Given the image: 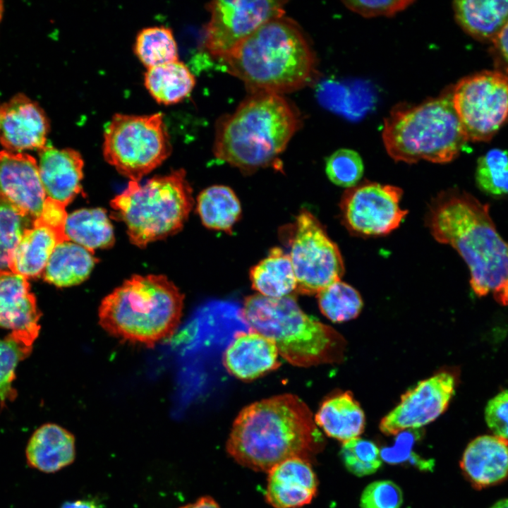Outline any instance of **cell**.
I'll return each mask as SVG.
<instances>
[{
	"instance_id": "cell-45",
	"label": "cell",
	"mask_w": 508,
	"mask_h": 508,
	"mask_svg": "<svg viewBox=\"0 0 508 508\" xmlns=\"http://www.w3.org/2000/svg\"><path fill=\"white\" fill-rule=\"evenodd\" d=\"M61 508H101L99 504L92 500H79L65 502Z\"/></svg>"
},
{
	"instance_id": "cell-15",
	"label": "cell",
	"mask_w": 508,
	"mask_h": 508,
	"mask_svg": "<svg viewBox=\"0 0 508 508\" xmlns=\"http://www.w3.org/2000/svg\"><path fill=\"white\" fill-rule=\"evenodd\" d=\"M46 198L36 159L26 153L0 151V199L34 220Z\"/></svg>"
},
{
	"instance_id": "cell-5",
	"label": "cell",
	"mask_w": 508,
	"mask_h": 508,
	"mask_svg": "<svg viewBox=\"0 0 508 508\" xmlns=\"http://www.w3.org/2000/svg\"><path fill=\"white\" fill-rule=\"evenodd\" d=\"M183 300L166 276L135 274L103 298L99 323L116 338L153 347L175 333Z\"/></svg>"
},
{
	"instance_id": "cell-4",
	"label": "cell",
	"mask_w": 508,
	"mask_h": 508,
	"mask_svg": "<svg viewBox=\"0 0 508 508\" xmlns=\"http://www.w3.org/2000/svg\"><path fill=\"white\" fill-rule=\"evenodd\" d=\"M300 126L297 110L281 95L252 93L217 124L214 156L247 173L270 166Z\"/></svg>"
},
{
	"instance_id": "cell-26",
	"label": "cell",
	"mask_w": 508,
	"mask_h": 508,
	"mask_svg": "<svg viewBox=\"0 0 508 508\" xmlns=\"http://www.w3.org/2000/svg\"><path fill=\"white\" fill-rule=\"evenodd\" d=\"M94 253L71 241L61 242L55 247L42 276L57 287L79 284L88 278L98 262Z\"/></svg>"
},
{
	"instance_id": "cell-35",
	"label": "cell",
	"mask_w": 508,
	"mask_h": 508,
	"mask_svg": "<svg viewBox=\"0 0 508 508\" xmlns=\"http://www.w3.org/2000/svg\"><path fill=\"white\" fill-rule=\"evenodd\" d=\"M32 348L7 334L0 338V404L3 407L8 401H13L17 392L13 387L16 379V369L20 361L27 358Z\"/></svg>"
},
{
	"instance_id": "cell-27",
	"label": "cell",
	"mask_w": 508,
	"mask_h": 508,
	"mask_svg": "<svg viewBox=\"0 0 508 508\" xmlns=\"http://www.w3.org/2000/svg\"><path fill=\"white\" fill-rule=\"evenodd\" d=\"M252 287L258 294L270 298L293 294L296 279L289 254L282 248H272L267 256L250 270Z\"/></svg>"
},
{
	"instance_id": "cell-14",
	"label": "cell",
	"mask_w": 508,
	"mask_h": 508,
	"mask_svg": "<svg viewBox=\"0 0 508 508\" xmlns=\"http://www.w3.org/2000/svg\"><path fill=\"white\" fill-rule=\"evenodd\" d=\"M456 377L444 370L419 382L401 397L400 402L380 421L385 435H397L424 426L438 418L454 395Z\"/></svg>"
},
{
	"instance_id": "cell-44",
	"label": "cell",
	"mask_w": 508,
	"mask_h": 508,
	"mask_svg": "<svg viewBox=\"0 0 508 508\" xmlns=\"http://www.w3.org/2000/svg\"><path fill=\"white\" fill-rule=\"evenodd\" d=\"M180 508H220L216 501L210 497H202L195 502Z\"/></svg>"
},
{
	"instance_id": "cell-32",
	"label": "cell",
	"mask_w": 508,
	"mask_h": 508,
	"mask_svg": "<svg viewBox=\"0 0 508 508\" xmlns=\"http://www.w3.org/2000/svg\"><path fill=\"white\" fill-rule=\"evenodd\" d=\"M317 296L322 313L334 322L356 318L363 306L358 291L341 280L321 290Z\"/></svg>"
},
{
	"instance_id": "cell-46",
	"label": "cell",
	"mask_w": 508,
	"mask_h": 508,
	"mask_svg": "<svg viewBox=\"0 0 508 508\" xmlns=\"http://www.w3.org/2000/svg\"><path fill=\"white\" fill-rule=\"evenodd\" d=\"M496 301L503 306H508V279L494 292Z\"/></svg>"
},
{
	"instance_id": "cell-49",
	"label": "cell",
	"mask_w": 508,
	"mask_h": 508,
	"mask_svg": "<svg viewBox=\"0 0 508 508\" xmlns=\"http://www.w3.org/2000/svg\"><path fill=\"white\" fill-rule=\"evenodd\" d=\"M0 106H1V104H0Z\"/></svg>"
},
{
	"instance_id": "cell-21",
	"label": "cell",
	"mask_w": 508,
	"mask_h": 508,
	"mask_svg": "<svg viewBox=\"0 0 508 508\" xmlns=\"http://www.w3.org/2000/svg\"><path fill=\"white\" fill-rule=\"evenodd\" d=\"M39 152V172L46 195L66 206L81 191L84 162L80 154L50 145Z\"/></svg>"
},
{
	"instance_id": "cell-38",
	"label": "cell",
	"mask_w": 508,
	"mask_h": 508,
	"mask_svg": "<svg viewBox=\"0 0 508 508\" xmlns=\"http://www.w3.org/2000/svg\"><path fill=\"white\" fill-rule=\"evenodd\" d=\"M403 502L400 488L391 480H377L369 484L361 497V508H399Z\"/></svg>"
},
{
	"instance_id": "cell-11",
	"label": "cell",
	"mask_w": 508,
	"mask_h": 508,
	"mask_svg": "<svg viewBox=\"0 0 508 508\" xmlns=\"http://www.w3.org/2000/svg\"><path fill=\"white\" fill-rule=\"evenodd\" d=\"M452 101L468 141L490 140L508 117V75L485 71L461 79Z\"/></svg>"
},
{
	"instance_id": "cell-23",
	"label": "cell",
	"mask_w": 508,
	"mask_h": 508,
	"mask_svg": "<svg viewBox=\"0 0 508 508\" xmlns=\"http://www.w3.org/2000/svg\"><path fill=\"white\" fill-rule=\"evenodd\" d=\"M66 241L65 233L33 220L13 253L10 271L26 279L42 275L55 247Z\"/></svg>"
},
{
	"instance_id": "cell-40",
	"label": "cell",
	"mask_w": 508,
	"mask_h": 508,
	"mask_svg": "<svg viewBox=\"0 0 508 508\" xmlns=\"http://www.w3.org/2000/svg\"><path fill=\"white\" fill-rule=\"evenodd\" d=\"M485 420L495 435L508 440V389L500 392L488 402Z\"/></svg>"
},
{
	"instance_id": "cell-28",
	"label": "cell",
	"mask_w": 508,
	"mask_h": 508,
	"mask_svg": "<svg viewBox=\"0 0 508 508\" xmlns=\"http://www.w3.org/2000/svg\"><path fill=\"white\" fill-rule=\"evenodd\" d=\"M145 85L159 103L173 104L188 96L195 84L188 68L178 61L147 68Z\"/></svg>"
},
{
	"instance_id": "cell-48",
	"label": "cell",
	"mask_w": 508,
	"mask_h": 508,
	"mask_svg": "<svg viewBox=\"0 0 508 508\" xmlns=\"http://www.w3.org/2000/svg\"><path fill=\"white\" fill-rule=\"evenodd\" d=\"M3 13H4V3L2 1H0V22L2 18Z\"/></svg>"
},
{
	"instance_id": "cell-13",
	"label": "cell",
	"mask_w": 508,
	"mask_h": 508,
	"mask_svg": "<svg viewBox=\"0 0 508 508\" xmlns=\"http://www.w3.org/2000/svg\"><path fill=\"white\" fill-rule=\"evenodd\" d=\"M282 1H213L207 7L210 18L205 28V47L223 59L240 42L267 21L284 14Z\"/></svg>"
},
{
	"instance_id": "cell-8",
	"label": "cell",
	"mask_w": 508,
	"mask_h": 508,
	"mask_svg": "<svg viewBox=\"0 0 508 508\" xmlns=\"http://www.w3.org/2000/svg\"><path fill=\"white\" fill-rule=\"evenodd\" d=\"M124 222L130 241L139 248L181 231L193 205L183 169L155 176L145 183L130 181L110 203Z\"/></svg>"
},
{
	"instance_id": "cell-29",
	"label": "cell",
	"mask_w": 508,
	"mask_h": 508,
	"mask_svg": "<svg viewBox=\"0 0 508 508\" xmlns=\"http://www.w3.org/2000/svg\"><path fill=\"white\" fill-rule=\"evenodd\" d=\"M65 234L73 241L94 252L114 243L113 226L102 208L77 210L68 215Z\"/></svg>"
},
{
	"instance_id": "cell-17",
	"label": "cell",
	"mask_w": 508,
	"mask_h": 508,
	"mask_svg": "<svg viewBox=\"0 0 508 508\" xmlns=\"http://www.w3.org/2000/svg\"><path fill=\"white\" fill-rule=\"evenodd\" d=\"M41 313L28 279L0 273V328L10 330L15 339L32 348L37 338Z\"/></svg>"
},
{
	"instance_id": "cell-47",
	"label": "cell",
	"mask_w": 508,
	"mask_h": 508,
	"mask_svg": "<svg viewBox=\"0 0 508 508\" xmlns=\"http://www.w3.org/2000/svg\"><path fill=\"white\" fill-rule=\"evenodd\" d=\"M490 508H508V497L497 500Z\"/></svg>"
},
{
	"instance_id": "cell-9",
	"label": "cell",
	"mask_w": 508,
	"mask_h": 508,
	"mask_svg": "<svg viewBox=\"0 0 508 508\" xmlns=\"http://www.w3.org/2000/svg\"><path fill=\"white\" fill-rule=\"evenodd\" d=\"M106 161L131 181L139 182L171 154L163 115L115 114L104 133Z\"/></svg>"
},
{
	"instance_id": "cell-1",
	"label": "cell",
	"mask_w": 508,
	"mask_h": 508,
	"mask_svg": "<svg viewBox=\"0 0 508 508\" xmlns=\"http://www.w3.org/2000/svg\"><path fill=\"white\" fill-rule=\"evenodd\" d=\"M323 447L324 438L311 411L291 394L243 408L233 423L226 444L227 452L237 463L267 473L291 459L311 463Z\"/></svg>"
},
{
	"instance_id": "cell-20",
	"label": "cell",
	"mask_w": 508,
	"mask_h": 508,
	"mask_svg": "<svg viewBox=\"0 0 508 508\" xmlns=\"http://www.w3.org/2000/svg\"><path fill=\"white\" fill-rule=\"evenodd\" d=\"M463 473L477 489L508 479V440L497 435H480L471 441L460 461Z\"/></svg>"
},
{
	"instance_id": "cell-42",
	"label": "cell",
	"mask_w": 508,
	"mask_h": 508,
	"mask_svg": "<svg viewBox=\"0 0 508 508\" xmlns=\"http://www.w3.org/2000/svg\"><path fill=\"white\" fill-rule=\"evenodd\" d=\"M415 440L412 433L400 434L393 447L382 449L380 452L381 459L390 464H397L406 461L410 456Z\"/></svg>"
},
{
	"instance_id": "cell-22",
	"label": "cell",
	"mask_w": 508,
	"mask_h": 508,
	"mask_svg": "<svg viewBox=\"0 0 508 508\" xmlns=\"http://www.w3.org/2000/svg\"><path fill=\"white\" fill-rule=\"evenodd\" d=\"M25 456L30 467L44 473H54L73 461L75 437L56 424H44L30 437Z\"/></svg>"
},
{
	"instance_id": "cell-30",
	"label": "cell",
	"mask_w": 508,
	"mask_h": 508,
	"mask_svg": "<svg viewBox=\"0 0 508 508\" xmlns=\"http://www.w3.org/2000/svg\"><path fill=\"white\" fill-rule=\"evenodd\" d=\"M197 211L205 226L229 234L241 215V204L235 193L222 185L210 186L199 194Z\"/></svg>"
},
{
	"instance_id": "cell-2",
	"label": "cell",
	"mask_w": 508,
	"mask_h": 508,
	"mask_svg": "<svg viewBox=\"0 0 508 508\" xmlns=\"http://www.w3.org/2000/svg\"><path fill=\"white\" fill-rule=\"evenodd\" d=\"M425 224L437 241L453 247L464 260L476 295L494 292L508 279V243L498 233L488 205L449 189L430 203Z\"/></svg>"
},
{
	"instance_id": "cell-34",
	"label": "cell",
	"mask_w": 508,
	"mask_h": 508,
	"mask_svg": "<svg viewBox=\"0 0 508 508\" xmlns=\"http://www.w3.org/2000/svg\"><path fill=\"white\" fill-rule=\"evenodd\" d=\"M476 181L484 193L492 196L508 195V152L495 148L478 159Z\"/></svg>"
},
{
	"instance_id": "cell-31",
	"label": "cell",
	"mask_w": 508,
	"mask_h": 508,
	"mask_svg": "<svg viewBox=\"0 0 508 508\" xmlns=\"http://www.w3.org/2000/svg\"><path fill=\"white\" fill-rule=\"evenodd\" d=\"M134 51L147 68L176 61L179 58L173 33L164 26L141 30L136 37Z\"/></svg>"
},
{
	"instance_id": "cell-41",
	"label": "cell",
	"mask_w": 508,
	"mask_h": 508,
	"mask_svg": "<svg viewBox=\"0 0 508 508\" xmlns=\"http://www.w3.org/2000/svg\"><path fill=\"white\" fill-rule=\"evenodd\" d=\"M65 207L61 202L47 197L41 214L34 220L57 231L65 233L68 217Z\"/></svg>"
},
{
	"instance_id": "cell-33",
	"label": "cell",
	"mask_w": 508,
	"mask_h": 508,
	"mask_svg": "<svg viewBox=\"0 0 508 508\" xmlns=\"http://www.w3.org/2000/svg\"><path fill=\"white\" fill-rule=\"evenodd\" d=\"M32 218L9 202L0 199V273L10 271L13 251Z\"/></svg>"
},
{
	"instance_id": "cell-6",
	"label": "cell",
	"mask_w": 508,
	"mask_h": 508,
	"mask_svg": "<svg viewBox=\"0 0 508 508\" xmlns=\"http://www.w3.org/2000/svg\"><path fill=\"white\" fill-rule=\"evenodd\" d=\"M240 317L250 329L273 340L279 354L295 366L334 363L344 358V338L305 313L294 294L282 298L248 296Z\"/></svg>"
},
{
	"instance_id": "cell-25",
	"label": "cell",
	"mask_w": 508,
	"mask_h": 508,
	"mask_svg": "<svg viewBox=\"0 0 508 508\" xmlns=\"http://www.w3.org/2000/svg\"><path fill=\"white\" fill-rule=\"evenodd\" d=\"M458 24L476 39L493 42L508 20V1H455Z\"/></svg>"
},
{
	"instance_id": "cell-24",
	"label": "cell",
	"mask_w": 508,
	"mask_h": 508,
	"mask_svg": "<svg viewBox=\"0 0 508 508\" xmlns=\"http://www.w3.org/2000/svg\"><path fill=\"white\" fill-rule=\"evenodd\" d=\"M315 422L327 435L346 442L363 432V411L350 392H339L324 401L315 414Z\"/></svg>"
},
{
	"instance_id": "cell-16",
	"label": "cell",
	"mask_w": 508,
	"mask_h": 508,
	"mask_svg": "<svg viewBox=\"0 0 508 508\" xmlns=\"http://www.w3.org/2000/svg\"><path fill=\"white\" fill-rule=\"evenodd\" d=\"M49 121L35 101L19 93L0 106V143L6 150L20 152L46 146Z\"/></svg>"
},
{
	"instance_id": "cell-43",
	"label": "cell",
	"mask_w": 508,
	"mask_h": 508,
	"mask_svg": "<svg viewBox=\"0 0 508 508\" xmlns=\"http://www.w3.org/2000/svg\"><path fill=\"white\" fill-rule=\"evenodd\" d=\"M492 44L497 64L508 71V20Z\"/></svg>"
},
{
	"instance_id": "cell-37",
	"label": "cell",
	"mask_w": 508,
	"mask_h": 508,
	"mask_svg": "<svg viewBox=\"0 0 508 508\" xmlns=\"http://www.w3.org/2000/svg\"><path fill=\"white\" fill-rule=\"evenodd\" d=\"M363 163L358 153L350 149H339L326 162L325 170L334 184L346 188L356 185L363 174Z\"/></svg>"
},
{
	"instance_id": "cell-10",
	"label": "cell",
	"mask_w": 508,
	"mask_h": 508,
	"mask_svg": "<svg viewBox=\"0 0 508 508\" xmlns=\"http://www.w3.org/2000/svg\"><path fill=\"white\" fill-rule=\"evenodd\" d=\"M289 257L296 279V292L315 294L340 281L344 273L337 245L310 212L303 209L296 219Z\"/></svg>"
},
{
	"instance_id": "cell-18",
	"label": "cell",
	"mask_w": 508,
	"mask_h": 508,
	"mask_svg": "<svg viewBox=\"0 0 508 508\" xmlns=\"http://www.w3.org/2000/svg\"><path fill=\"white\" fill-rule=\"evenodd\" d=\"M317 490L318 480L311 463L295 458L280 463L268 472L265 497L274 508H298L309 504Z\"/></svg>"
},
{
	"instance_id": "cell-7",
	"label": "cell",
	"mask_w": 508,
	"mask_h": 508,
	"mask_svg": "<svg viewBox=\"0 0 508 508\" xmlns=\"http://www.w3.org/2000/svg\"><path fill=\"white\" fill-rule=\"evenodd\" d=\"M382 138L391 158L409 164L451 162L468 141L452 90L418 104L396 106L384 120Z\"/></svg>"
},
{
	"instance_id": "cell-19",
	"label": "cell",
	"mask_w": 508,
	"mask_h": 508,
	"mask_svg": "<svg viewBox=\"0 0 508 508\" xmlns=\"http://www.w3.org/2000/svg\"><path fill=\"white\" fill-rule=\"evenodd\" d=\"M279 355L273 340L250 329L235 334L224 353L223 363L235 377L251 380L277 369L280 365Z\"/></svg>"
},
{
	"instance_id": "cell-3",
	"label": "cell",
	"mask_w": 508,
	"mask_h": 508,
	"mask_svg": "<svg viewBox=\"0 0 508 508\" xmlns=\"http://www.w3.org/2000/svg\"><path fill=\"white\" fill-rule=\"evenodd\" d=\"M222 61L251 93L297 90L316 73V58L309 42L298 25L284 16L260 25Z\"/></svg>"
},
{
	"instance_id": "cell-39",
	"label": "cell",
	"mask_w": 508,
	"mask_h": 508,
	"mask_svg": "<svg viewBox=\"0 0 508 508\" xmlns=\"http://www.w3.org/2000/svg\"><path fill=\"white\" fill-rule=\"evenodd\" d=\"M350 11L365 18L392 16L414 3L409 0L344 1Z\"/></svg>"
},
{
	"instance_id": "cell-36",
	"label": "cell",
	"mask_w": 508,
	"mask_h": 508,
	"mask_svg": "<svg viewBox=\"0 0 508 508\" xmlns=\"http://www.w3.org/2000/svg\"><path fill=\"white\" fill-rule=\"evenodd\" d=\"M341 456L346 468L357 476L372 474L382 465L380 452L376 445L359 437L343 443Z\"/></svg>"
},
{
	"instance_id": "cell-12",
	"label": "cell",
	"mask_w": 508,
	"mask_h": 508,
	"mask_svg": "<svg viewBox=\"0 0 508 508\" xmlns=\"http://www.w3.org/2000/svg\"><path fill=\"white\" fill-rule=\"evenodd\" d=\"M402 190L395 186L363 181L347 188L340 202L341 222L360 236H379L398 228L408 211L400 207Z\"/></svg>"
}]
</instances>
